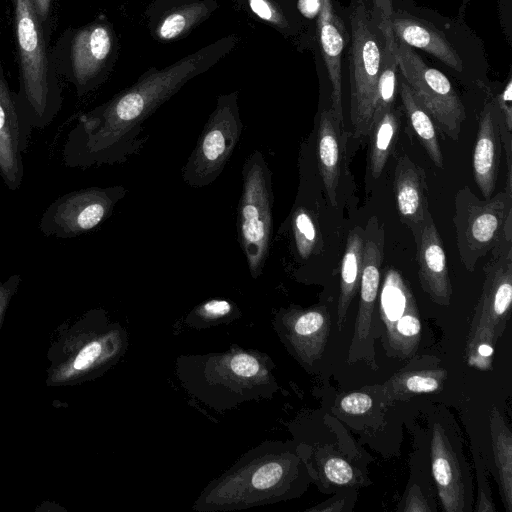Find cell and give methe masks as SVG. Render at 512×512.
<instances>
[{"mask_svg":"<svg viewBox=\"0 0 512 512\" xmlns=\"http://www.w3.org/2000/svg\"><path fill=\"white\" fill-rule=\"evenodd\" d=\"M188 79L185 68L174 63L146 73L133 86L81 114L63 145L64 165L86 169L122 164L137 155L147 140L145 120Z\"/></svg>","mask_w":512,"mask_h":512,"instance_id":"cell-1","label":"cell"},{"mask_svg":"<svg viewBox=\"0 0 512 512\" xmlns=\"http://www.w3.org/2000/svg\"><path fill=\"white\" fill-rule=\"evenodd\" d=\"M300 458L286 444L265 441L243 454L202 490L192 509L233 511L293 497Z\"/></svg>","mask_w":512,"mask_h":512,"instance_id":"cell-2","label":"cell"},{"mask_svg":"<svg viewBox=\"0 0 512 512\" xmlns=\"http://www.w3.org/2000/svg\"><path fill=\"white\" fill-rule=\"evenodd\" d=\"M273 369L268 355L235 347L218 353L182 355L176 361L181 385L217 411L271 398L277 390Z\"/></svg>","mask_w":512,"mask_h":512,"instance_id":"cell-3","label":"cell"},{"mask_svg":"<svg viewBox=\"0 0 512 512\" xmlns=\"http://www.w3.org/2000/svg\"><path fill=\"white\" fill-rule=\"evenodd\" d=\"M9 2L19 61L17 103L31 127L41 129L54 120L63 102L59 77L51 60L49 36L32 0Z\"/></svg>","mask_w":512,"mask_h":512,"instance_id":"cell-4","label":"cell"},{"mask_svg":"<svg viewBox=\"0 0 512 512\" xmlns=\"http://www.w3.org/2000/svg\"><path fill=\"white\" fill-rule=\"evenodd\" d=\"M128 335L103 309L83 314L49 350L48 385H74L101 376L126 353Z\"/></svg>","mask_w":512,"mask_h":512,"instance_id":"cell-5","label":"cell"},{"mask_svg":"<svg viewBox=\"0 0 512 512\" xmlns=\"http://www.w3.org/2000/svg\"><path fill=\"white\" fill-rule=\"evenodd\" d=\"M272 173L264 155L252 151L242 167V190L237 208V241L252 278L262 275L273 232Z\"/></svg>","mask_w":512,"mask_h":512,"instance_id":"cell-6","label":"cell"},{"mask_svg":"<svg viewBox=\"0 0 512 512\" xmlns=\"http://www.w3.org/2000/svg\"><path fill=\"white\" fill-rule=\"evenodd\" d=\"M350 119L353 136H368L384 44L365 0H350Z\"/></svg>","mask_w":512,"mask_h":512,"instance_id":"cell-7","label":"cell"},{"mask_svg":"<svg viewBox=\"0 0 512 512\" xmlns=\"http://www.w3.org/2000/svg\"><path fill=\"white\" fill-rule=\"evenodd\" d=\"M484 282L466 342L469 366L491 370L494 347L510 318L512 304V251L492 257L484 265Z\"/></svg>","mask_w":512,"mask_h":512,"instance_id":"cell-8","label":"cell"},{"mask_svg":"<svg viewBox=\"0 0 512 512\" xmlns=\"http://www.w3.org/2000/svg\"><path fill=\"white\" fill-rule=\"evenodd\" d=\"M114 36L109 23L100 17L93 22L65 30L50 49L58 77H64L83 97L103 80L113 53Z\"/></svg>","mask_w":512,"mask_h":512,"instance_id":"cell-9","label":"cell"},{"mask_svg":"<svg viewBox=\"0 0 512 512\" xmlns=\"http://www.w3.org/2000/svg\"><path fill=\"white\" fill-rule=\"evenodd\" d=\"M456 245L466 270L473 272L477 262L497 244L507 217L512 214V195L499 192L480 199L468 185L454 197Z\"/></svg>","mask_w":512,"mask_h":512,"instance_id":"cell-10","label":"cell"},{"mask_svg":"<svg viewBox=\"0 0 512 512\" xmlns=\"http://www.w3.org/2000/svg\"><path fill=\"white\" fill-rule=\"evenodd\" d=\"M238 93L220 95L197 144L181 170L185 184L203 188L223 172L243 131Z\"/></svg>","mask_w":512,"mask_h":512,"instance_id":"cell-11","label":"cell"},{"mask_svg":"<svg viewBox=\"0 0 512 512\" xmlns=\"http://www.w3.org/2000/svg\"><path fill=\"white\" fill-rule=\"evenodd\" d=\"M393 52L404 81L419 103L441 132L457 141L466 111L450 80L441 71L429 67L412 47L399 40H396Z\"/></svg>","mask_w":512,"mask_h":512,"instance_id":"cell-12","label":"cell"},{"mask_svg":"<svg viewBox=\"0 0 512 512\" xmlns=\"http://www.w3.org/2000/svg\"><path fill=\"white\" fill-rule=\"evenodd\" d=\"M127 194L121 185L87 187L63 194L51 202L38 228L46 237L69 239L86 234L107 220Z\"/></svg>","mask_w":512,"mask_h":512,"instance_id":"cell-13","label":"cell"},{"mask_svg":"<svg viewBox=\"0 0 512 512\" xmlns=\"http://www.w3.org/2000/svg\"><path fill=\"white\" fill-rule=\"evenodd\" d=\"M380 318L392 352L402 359L413 356L421 338L419 311L409 286L394 269L387 271L383 282Z\"/></svg>","mask_w":512,"mask_h":512,"instance_id":"cell-14","label":"cell"},{"mask_svg":"<svg viewBox=\"0 0 512 512\" xmlns=\"http://www.w3.org/2000/svg\"><path fill=\"white\" fill-rule=\"evenodd\" d=\"M273 323L281 341L301 364L312 365L322 357L331 327L325 306L283 308Z\"/></svg>","mask_w":512,"mask_h":512,"instance_id":"cell-15","label":"cell"},{"mask_svg":"<svg viewBox=\"0 0 512 512\" xmlns=\"http://www.w3.org/2000/svg\"><path fill=\"white\" fill-rule=\"evenodd\" d=\"M14 93L5 78L0 60V175L11 191L20 188L24 178L23 153L32 132Z\"/></svg>","mask_w":512,"mask_h":512,"instance_id":"cell-16","label":"cell"},{"mask_svg":"<svg viewBox=\"0 0 512 512\" xmlns=\"http://www.w3.org/2000/svg\"><path fill=\"white\" fill-rule=\"evenodd\" d=\"M384 254V228L376 216H372L364 229L362 272L360 278L359 309L355 321L354 340L368 339L372 314L380 285V270Z\"/></svg>","mask_w":512,"mask_h":512,"instance_id":"cell-17","label":"cell"},{"mask_svg":"<svg viewBox=\"0 0 512 512\" xmlns=\"http://www.w3.org/2000/svg\"><path fill=\"white\" fill-rule=\"evenodd\" d=\"M415 244L418 276L423 291L434 303L443 306L449 305L452 287L446 254L442 238L430 211L425 215L419 239Z\"/></svg>","mask_w":512,"mask_h":512,"instance_id":"cell-18","label":"cell"},{"mask_svg":"<svg viewBox=\"0 0 512 512\" xmlns=\"http://www.w3.org/2000/svg\"><path fill=\"white\" fill-rule=\"evenodd\" d=\"M431 467L438 496L446 512H463L466 485L462 466L445 430L435 424L431 441Z\"/></svg>","mask_w":512,"mask_h":512,"instance_id":"cell-19","label":"cell"},{"mask_svg":"<svg viewBox=\"0 0 512 512\" xmlns=\"http://www.w3.org/2000/svg\"><path fill=\"white\" fill-rule=\"evenodd\" d=\"M501 150L499 110L494 100H487L479 115L472 160L474 180L484 199L493 196L498 179Z\"/></svg>","mask_w":512,"mask_h":512,"instance_id":"cell-20","label":"cell"},{"mask_svg":"<svg viewBox=\"0 0 512 512\" xmlns=\"http://www.w3.org/2000/svg\"><path fill=\"white\" fill-rule=\"evenodd\" d=\"M394 194L400 221L419 239L428 209L426 173L407 155L401 156L394 170Z\"/></svg>","mask_w":512,"mask_h":512,"instance_id":"cell-21","label":"cell"},{"mask_svg":"<svg viewBox=\"0 0 512 512\" xmlns=\"http://www.w3.org/2000/svg\"><path fill=\"white\" fill-rule=\"evenodd\" d=\"M317 32L332 87L330 108L344 128L341 58L347 31L342 19L335 11L332 0H321V9L317 16Z\"/></svg>","mask_w":512,"mask_h":512,"instance_id":"cell-22","label":"cell"},{"mask_svg":"<svg viewBox=\"0 0 512 512\" xmlns=\"http://www.w3.org/2000/svg\"><path fill=\"white\" fill-rule=\"evenodd\" d=\"M344 132L333 110L331 108L324 109L319 119L316 153L320 176L332 206L337 205V193L345 153Z\"/></svg>","mask_w":512,"mask_h":512,"instance_id":"cell-23","label":"cell"},{"mask_svg":"<svg viewBox=\"0 0 512 512\" xmlns=\"http://www.w3.org/2000/svg\"><path fill=\"white\" fill-rule=\"evenodd\" d=\"M391 26L396 40L412 48L426 51L458 72L463 71L459 54L443 34L429 24L412 17L402 16L398 12L392 14Z\"/></svg>","mask_w":512,"mask_h":512,"instance_id":"cell-24","label":"cell"},{"mask_svg":"<svg viewBox=\"0 0 512 512\" xmlns=\"http://www.w3.org/2000/svg\"><path fill=\"white\" fill-rule=\"evenodd\" d=\"M363 246L364 228L356 226L348 233L341 262L340 293L337 305V324L340 331L346 321L348 308L360 285Z\"/></svg>","mask_w":512,"mask_h":512,"instance_id":"cell-25","label":"cell"},{"mask_svg":"<svg viewBox=\"0 0 512 512\" xmlns=\"http://www.w3.org/2000/svg\"><path fill=\"white\" fill-rule=\"evenodd\" d=\"M490 431L501 499L512 512V434L496 408L490 413Z\"/></svg>","mask_w":512,"mask_h":512,"instance_id":"cell-26","label":"cell"},{"mask_svg":"<svg viewBox=\"0 0 512 512\" xmlns=\"http://www.w3.org/2000/svg\"><path fill=\"white\" fill-rule=\"evenodd\" d=\"M401 127L399 113L394 107L386 111L369 130L368 170L378 179L393 153Z\"/></svg>","mask_w":512,"mask_h":512,"instance_id":"cell-27","label":"cell"},{"mask_svg":"<svg viewBox=\"0 0 512 512\" xmlns=\"http://www.w3.org/2000/svg\"><path fill=\"white\" fill-rule=\"evenodd\" d=\"M447 377L445 369H403L385 383L387 400L407 399L413 395L437 393Z\"/></svg>","mask_w":512,"mask_h":512,"instance_id":"cell-28","label":"cell"},{"mask_svg":"<svg viewBox=\"0 0 512 512\" xmlns=\"http://www.w3.org/2000/svg\"><path fill=\"white\" fill-rule=\"evenodd\" d=\"M399 92L404 111L420 143L434 165L443 168V154L433 119L405 81H401Z\"/></svg>","mask_w":512,"mask_h":512,"instance_id":"cell-29","label":"cell"},{"mask_svg":"<svg viewBox=\"0 0 512 512\" xmlns=\"http://www.w3.org/2000/svg\"><path fill=\"white\" fill-rule=\"evenodd\" d=\"M288 220L294 255L307 261L320 251L321 235L312 212L304 205H295Z\"/></svg>","mask_w":512,"mask_h":512,"instance_id":"cell-30","label":"cell"},{"mask_svg":"<svg viewBox=\"0 0 512 512\" xmlns=\"http://www.w3.org/2000/svg\"><path fill=\"white\" fill-rule=\"evenodd\" d=\"M397 68L398 63L394 52L384 47L374 99L371 126L386 111L393 107L398 87Z\"/></svg>","mask_w":512,"mask_h":512,"instance_id":"cell-31","label":"cell"},{"mask_svg":"<svg viewBox=\"0 0 512 512\" xmlns=\"http://www.w3.org/2000/svg\"><path fill=\"white\" fill-rule=\"evenodd\" d=\"M210 11V2H197L181 7L160 22L156 35L161 40H174L203 20Z\"/></svg>","mask_w":512,"mask_h":512,"instance_id":"cell-32","label":"cell"},{"mask_svg":"<svg viewBox=\"0 0 512 512\" xmlns=\"http://www.w3.org/2000/svg\"><path fill=\"white\" fill-rule=\"evenodd\" d=\"M235 304L226 299H210L196 306L187 316L186 322L197 329L225 323L238 317Z\"/></svg>","mask_w":512,"mask_h":512,"instance_id":"cell-33","label":"cell"},{"mask_svg":"<svg viewBox=\"0 0 512 512\" xmlns=\"http://www.w3.org/2000/svg\"><path fill=\"white\" fill-rule=\"evenodd\" d=\"M323 480L339 487H351L360 484V473L344 458L330 455L319 463Z\"/></svg>","mask_w":512,"mask_h":512,"instance_id":"cell-34","label":"cell"},{"mask_svg":"<svg viewBox=\"0 0 512 512\" xmlns=\"http://www.w3.org/2000/svg\"><path fill=\"white\" fill-rule=\"evenodd\" d=\"M374 10L371 11L372 18L381 32L384 40V47L393 50L396 39L391 26L392 6L390 0H373Z\"/></svg>","mask_w":512,"mask_h":512,"instance_id":"cell-35","label":"cell"},{"mask_svg":"<svg viewBox=\"0 0 512 512\" xmlns=\"http://www.w3.org/2000/svg\"><path fill=\"white\" fill-rule=\"evenodd\" d=\"M478 482V499L475 507L477 512H494L495 507L491 499V492L486 481L483 463L477 454L474 456Z\"/></svg>","mask_w":512,"mask_h":512,"instance_id":"cell-36","label":"cell"},{"mask_svg":"<svg viewBox=\"0 0 512 512\" xmlns=\"http://www.w3.org/2000/svg\"><path fill=\"white\" fill-rule=\"evenodd\" d=\"M373 405V400L368 393L351 392L343 396L339 401V408L349 415H361L368 412Z\"/></svg>","mask_w":512,"mask_h":512,"instance_id":"cell-37","label":"cell"},{"mask_svg":"<svg viewBox=\"0 0 512 512\" xmlns=\"http://www.w3.org/2000/svg\"><path fill=\"white\" fill-rule=\"evenodd\" d=\"M250 9L261 19L279 27L287 26L280 9L271 0H247Z\"/></svg>","mask_w":512,"mask_h":512,"instance_id":"cell-38","label":"cell"},{"mask_svg":"<svg viewBox=\"0 0 512 512\" xmlns=\"http://www.w3.org/2000/svg\"><path fill=\"white\" fill-rule=\"evenodd\" d=\"M21 283V276L13 274L3 281H0V330L4 321L9 304L16 294Z\"/></svg>","mask_w":512,"mask_h":512,"instance_id":"cell-39","label":"cell"},{"mask_svg":"<svg viewBox=\"0 0 512 512\" xmlns=\"http://www.w3.org/2000/svg\"><path fill=\"white\" fill-rule=\"evenodd\" d=\"M509 131H512V81L508 80L504 90L494 100Z\"/></svg>","mask_w":512,"mask_h":512,"instance_id":"cell-40","label":"cell"},{"mask_svg":"<svg viewBox=\"0 0 512 512\" xmlns=\"http://www.w3.org/2000/svg\"><path fill=\"white\" fill-rule=\"evenodd\" d=\"M404 512H427L431 511L427 501L422 496L418 488H412L405 498L403 506L399 508Z\"/></svg>","mask_w":512,"mask_h":512,"instance_id":"cell-41","label":"cell"},{"mask_svg":"<svg viewBox=\"0 0 512 512\" xmlns=\"http://www.w3.org/2000/svg\"><path fill=\"white\" fill-rule=\"evenodd\" d=\"M35 11L42 23L45 33L49 36L53 0H32Z\"/></svg>","mask_w":512,"mask_h":512,"instance_id":"cell-42","label":"cell"},{"mask_svg":"<svg viewBox=\"0 0 512 512\" xmlns=\"http://www.w3.org/2000/svg\"><path fill=\"white\" fill-rule=\"evenodd\" d=\"M297 7L304 17L312 19L320 12L321 0H298Z\"/></svg>","mask_w":512,"mask_h":512,"instance_id":"cell-43","label":"cell"},{"mask_svg":"<svg viewBox=\"0 0 512 512\" xmlns=\"http://www.w3.org/2000/svg\"><path fill=\"white\" fill-rule=\"evenodd\" d=\"M470 0H463V4L465 5L466 3H468Z\"/></svg>","mask_w":512,"mask_h":512,"instance_id":"cell-44","label":"cell"}]
</instances>
